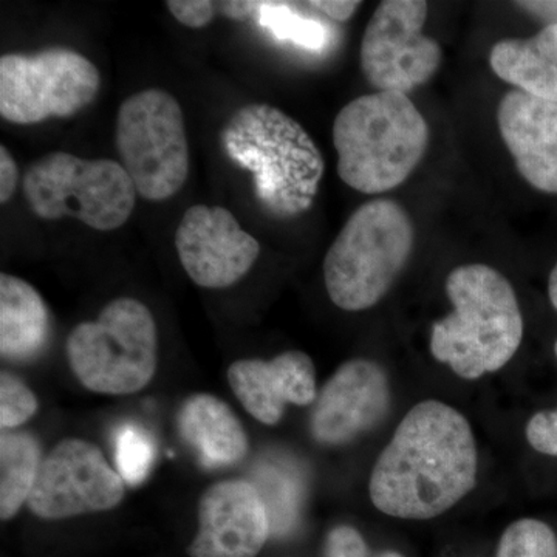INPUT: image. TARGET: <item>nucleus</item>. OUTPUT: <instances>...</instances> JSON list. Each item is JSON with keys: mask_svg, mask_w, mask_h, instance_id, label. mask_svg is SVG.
<instances>
[{"mask_svg": "<svg viewBox=\"0 0 557 557\" xmlns=\"http://www.w3.org/2000/svg\"><path fill=\"white\" fill-rule=\"evenodd\" d=\"M428 3L384 0L370 17L361 42V70L376 91L408 95L442 64V47L423 35Z\"/></svg>", "mask_w": 557, "mask_h": 557, "instance_id": "9d476101", "label": "nucleus"}, {"mask_svg": "<svg viewBox=\"0 0 557 557\" xmlns=\"http://www.w3.org/2000/svg\"><path fill=\"white\" fill-rule=\"evenodd\" d=\"M70 369L84 387L102 395L137 394L159 364V335L152 313L137 299L120 298L97 321L72 330L65 344Z\"/></svg>", "mask_w": 557, "mask_h": 557, "instance_id": "423d86ee", "label": "nucleus"}, {"mask_svg": "<svg viewBox=\"0 0 557 557\" xmlns=\"http://www.w3.org/2000/svg\"><path fill=\"white\" fill-rule=\"evenodd\" d=\"M100 87L97 65L65 47L0 58V115L9 123L69 119L86 109Z\"/></svg>", "mask_w": 557, "mask_h": 557, "instance_id": "1a4fd4ad", "label": "nucleus"}, {"mask_svg": "<svg viewBox=\"0 0 557 557\" xmlns=\"http://www.w3.org/2000/svg\"><path fill=\"white\" fill-rule=\"evenodd\" d=\"M446 293L454 310L432 327L434 358L465 380L505 368L523 339L522 311L508 278L472 263L450 271Z\"/></svg>", "mask_w": 557, "mask_h": 557, "instance_id": "7ed1b4c3", "label": "nucleus"}, {"mask_svg": "<svg viewBox=\"0 0 557 557\" xmlns=\"http://www.w3.org/2000/svg\"><path fill=\"white\" fill-rule=\"evenodd\" d=\"M20 185V170L7 146H0V203H7Z\"/></svg>", "mask_w": 557, "mask_h": 557, "instance_id": "cd10ccee", "label": "nucleus"}, {"mask_svg": "<svg viewBox=\"0 0 557 557\" xmlns=\"http://www.w3.org/2000/svg\"><path fill=\"white\" fill-rule=\"evenodd\" d=\"M429 126L406 94L376 91L348 102L333 123L339 178L364 194L398 188L429 146Z\"/></svg>", "mask_w": 557, "mask_h": 557, "instance_id": "20e7f679", "label": "nucleus"}, {"mask_svg": "<svg viewBox=\"0 0 557 557\" xmlns=\"http://www.w3.org/2000/svg\"><path fill=\"white\" fill-rule=\"evenodd\" d=\"M226 156L251 172L255 194L271 215L296 218L309 211L325 163L309 132L270 104L237 109L220 131Z\"/></svg>", "mask_w": 557, "mask_h": 557, "instance_id": "f03ea898", "label": "nucleus"}, {"mask_svg": "<svg viewBox=\"0 0 557 557\" xmlns=\"http://www.w3.org/2000/svg\"><path fill=\"white\" fill-rule=\"evenodd\" d=\"M228 383L249 416L269 426L281 421L288 405L309 406L318 398L313 361L298 350L285 351L271 361L233 362Z\"/></svg>", "mask_w": 557, "mask_h": 557, "instance_id": "2eb2a0df", "label": "nucleus"}, {"mask_svg": "<svg viewBox=\"0 0 557 557\" xmlns=\"http://www.w3.org/2000/svg\"><path fill=\"white\" fill-rule=\"evenodd\" d=\"M416 228L397 201L361 205L324 259L325 288L341 310L372 309L387 295L412 255Z\"/></svg>", "mask_w": 557, "mask_h": 557, "instance_id": "39448f33", "label": "nucleus"}, {"mask_svg": "<svg viewBox=\"0 0 557 557\" xmlns=\"http://www.w3.org/2000/svg\"><path fill=\"white\" fill-rule=\"evenodd\" d=\"M39 403L32 388L7 370L0 373V428L14 431L38 412Z\"/></svg>", "mask_w": 557, "mask_h": 557, "instance_id": "b1692460", "label": "nucleus"}, {"mask_svg": "<svg viewBox=\"0 0 557 557\" xmlns=\"http://www.w3.org/2000/svg\"><path fill=\"white\" fill-rule=\"evenodd\" d=\"M498 78L539 100L557 102V25L530 39H505L490 53Z\"/></svg>", "mask_w": 557, "mask_h": 557, "instance_id": "a211bd4d", "label": "nucleus"}, {"mask_svg": "<svg viewBox=\"0 0 557 557\" xmlns=\"http://www.w3.org/2000/svg\"><path fill=\"white\" fill-rule=\"evenodd\" d=\"M183 269L203 288H228L255 267L259 242L247 233L230 209L196 205L183 214L175 231Z\"/></svg>", "mask_w": 557, "mask_h": 557, "instance_id": "f8f14e48", "label": "nucleus"}, {"mask_svg": "<svg viewBox=\"0 0 557 557\" xmlns=\"http://www.w3.org/2000/svg\"><path fill=\"white\" fill-rule=\"evenodd\" d=\"M50 314L38 289L24 278L0 274V354L27 361L49 339Z\"/></svg>", "mask_w": 557, "mask_h": 557, "instance_id": "6ab92c4d", "label": "nucleus"}, {"mask_svg": "<svg viewBox=\"0 0 557 557\" xmlns=\"http://www.w3.org/2000/svg\"><path fill=\"white\" fill-rule=\"evenodd\" d=\"M306 5L319 11L330 20L347 22L357 13L361 2H354V0H314V2H307Z\"/></svg>", "mask_w": 557, "mask_h": 557, "instance_id": "c85d7f7f", "label": "nucleus"}, {"mask_svg": "<svg viewBox=\"0 0 557 557\" xmlns=\"http://www.w3.org/2000/svg\"><path fill=\"white\" fill-rule=\"evenodd\" d=\"M327 557H403L395 552H386L375 556L369 552L364 539L355 528L343 525L330 531L327 545H325Z\"/></svg>", "mask_w": 557, "mask_h": 557, "instance_id": "393cba45", "label": "nucleus"}, {"mask_svg": "<svg viewBox=\"0 0 557 557\" xmlns=\"http://www.w3.org/2000/svg\"><path fill=\"white\" fill-rule=\"evenodd\" d=\"M22 190L39 219H76L97 231L121 228L138 196L121 163L79 159L69 152H50L33 161Z\"/></svg>", "mask_w": 557, "mask_h": 557, "instance_id": "0eeeda50", "label": "nucleus"}, {"mask_svg": "<svg viewBox=\"0 0 557 557\" xmlns=\"http://www.w3.org/2000/svg\"><path fill=\"white\" fill-rule=\"evenodd\" d=\"M269 509L248 480H225L205 491L190 557H256L269 541Z\"/></svg>", "mask_w": 557, "mask_h": 557, "instance_id": "4468645a", "label": "nucleus"}, {"mask_svg": "<svg viewBox=\"0 0 557 557\" xmlns=\"http://www.w3.org/2000/svg\"><path fill=\"white\" fill-rule=\"evenodd\" d=\"M497 123L523 180L542 193L557 194V102L509 91L498 106Z\"/></svg>", "mask_w": 557, "mask_h": 557, "instance_id": "dca6fc26", "label": "nucleus"}, {"mask_svg": "<svg viewBox=\"0 0 557 557\" xmlns=\"http://www.w3.org/2000/svg\"><path fill=\"white\" fill-rule=\"evenodd\" d=\"M166 7L180 24L189 28L207 27L218 13V3L209 0H170Z\"/></svg>", "mask_w": 557, "mask_h": 557, "instance_id": "bb28decb", "label": "nucleus"}, {"mask_svg": "<svg viewBox=\"0 0 557 557\" xmlns=\"http://www.w3.org/2000/svg\"><path fill=\"white\" fill-rule=\"evenodd\" d=\"M156 454V443L145 429L126 424L116 432L115 461L124 483L138 485L148 478Z\"/></svg>", "mask_w": 557, "mask_h": 557, "instance_id": "4be33fe9", "label": "nucleus"}, {"mask_svg": "<svg viewBox=\"0 0 557 557\" xmlns=\"http://www.w3.org/2000/svg\"><path fill=\"white\" fill-rule=\"evenodd\" d=\"M259 2L248 0H230V2H218V10L223 16L233 21H247L258 13Z\"/></svg>", "mask_w": 557, "mask_h": 557, "instance_id": "c756f323", "label": "nucleus"}, {"mask_svg": "<svg viewBox=\"0 0 557 557\" xmlns=\"http://www.w3.org/2000/svg\"><path fill=\"white\" fill-rule=\"evenodd\" d=\"M178 432L205 467H231L248 453L247 432L239 418L214 395L196 394L183 403Z\"/></svg>", "mask_w": 557, "mask_h": 557, "instance_id": "f3484780", "label": "nucleus"}, {"mask_svg": "<svg viewBox=\"0 0 557 557\" xmlns=\"http://www.w3.org/2000/svg\"><path fill=\"white\" fill-rule=\"evenodd\" d=\"M258 22L274 38L310 51L325 49L330 40L324 22L306 16L293 3L259 2Z\"/></svg>", "mask_w": 557, "mask_h": 557, "instance_id": "412c9836", "label": "nucleus"}, {"mask_svg": "<svg viewBox=\"0 0 557 557\" xmlns=\"http://www.w3.org/2000/svg\"><path fill=\"white\" fill-rule=\"evenodd\" d=\"M497 557H557L555 531L536 519H520L505 530Z\"/></svg>", "mask_w": 557, "mask_h": 557, "instance_id": "5701e85b", "label": "nucleus"}, {"mask_svg": "<svg viewBox=\"0 0 557 557\" xmlns=\"http://www.w3.org/2000/svg\"><path fill=\"white\" fill-rule=\"evenodd\" d=\"M519 9L525 10L531 16L537 17L547 25H557V0L553 2H518Z\"/></svg>", "mask_w": 557, "mask_h": 557, "instance_id": "7c9ffc66", "label": "nucleus"}, {"mask_svg": "<svg viewBox=\"0 0 557 557\" xmlns=\"http://www.w3.org/2000/svg\"><path fill=\"white\" fill-rule=\"evenodd\" d=\"M548 296L549 300H552V306L557 310V263L553 267L552 273H549Z\"/></svg>", "mask_w": 557, "mask_h": 557, "instance_id": "2f4dec72", "label": "nucleus"}, {"mask_svg": "<svg viewBox=\"0 0 557 557\" xmlns=\"http://www.w3.org/2000/svg\"><path fill=\"white\" fill-rule=\"evenodd\" d=\"M126 483L87 440L65 438L44 457L28 498L36 518L64 520L119 507Z\"/></svg>", "mask_w": 557, "mask_h": 557, "instance_id": "9b49d317", "label": "nucleus"}, {"mask_svg": "<svg viewBox=\"0 0 557 557\" xmlns=\"http://www.w3.org/2000/svg\"><path fill=\"white\" fill-rule=\"evenodd\" d=\"M555 354L557 358V341ZM527 440L537 453L557 457V409L531 417L527 424Z\"/></svg>", "mask_w": 557, "mask_h": 557, "instance_id": "a878e982", "label": "nucleus"}, {"mask_svg": "<svg viewBox=\"0 0 557 557\" xmlns=\"http://www.w3.org/2000/svg\"><path fill=\"white\" fill-rule=\"evenodd\" d=\"M38 440L24 431L0 435V518L13 519L28 504L42 465Z\"/></svg>", "mask_w": 557, "mask_h": 557, "instance_id": "aec40b11", "label": "nucleus"}, {"mask_svg": "<svg viewBox=\"0 0 557 557\" xmlns=\"http://www.w3.org/2000/svg\"><path fill=\"white\" fill-rule=\"evenodd\" d=\"M478 482V446L467 418L442 401L418 403L376 460L369 493L384 515L437 518Z\"/></svg>", "mask_w": 557, "mask_h": 557, "instance_id": "f257e3e1", "label": "nucleus"}, {"mask_svg": "<svg viewBox=\"0 0 557 557\" xmlns=\"http://www.w3.org/2000/svg\"><path fill=\"white\" fill-rule=\"evenodd\" d=\"M115 146L138 196L171 199L189 175V145L182 106L161 89L132 95L116 115Z\"/></svg>", "mask_w": 557, "mask_h": 557, "instance_id": "6e6552de", "label": "nucleus"}, {"mask_svg": "<svg viewBox=\"0 0 557 557\" xmlns=\"http://www.w3.org/2000/svg\"><path fill=\"white\" fill-rule=\"evenodd\" d=\"M388 406L391 387L384 369L370 359H351L319 392L311 413V435L321 445H346L376 426Z\"/></svg>", "mask_w": 557, "mask_h": 557, "instance_id": "ddd939ff", "label": "nucleus"}]
</instances>
